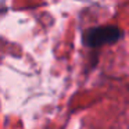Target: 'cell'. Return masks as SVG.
<instances>
[{
	"instance_id": "obj_1",
	"label": "cell",
	"mask_w": 129,
	"mask_h": 129,
	"mask_svg": "<svg viewBox=\"0 0 129 129\" xmlns=\"http://www.w3.org/2000/svg\"><path fill=\"white\" fill-rule=\"evenodd\" d=\"M122 38L121 28L114 25L96 26L83 32V43L87 47H101L104 45H112Z\"/></svg>"
}]
</instances>
